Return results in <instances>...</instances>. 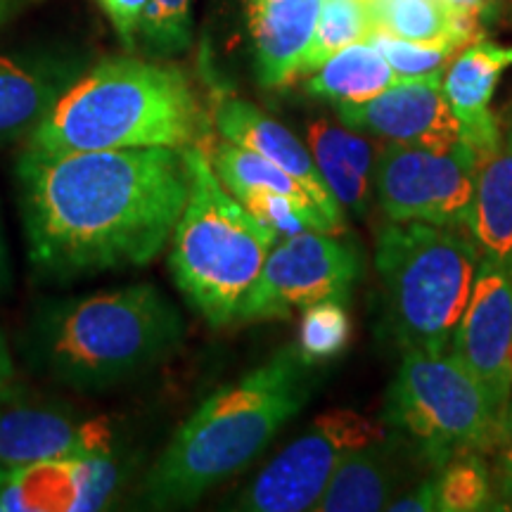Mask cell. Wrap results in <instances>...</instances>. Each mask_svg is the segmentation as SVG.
<instances>
[{
  "instance_id": "1",
  "label": "cell",
  "mask_w": 512,
  "mask_h": 512,
  "mask_svg": "<svg viewBox=\"0 0 512 512\" xmlns=\"http://www.w3.org/2000/svg\"><path fill=\"white\" fill-rule=\"evenodd\" d=\"M15 185L34 271L55 283L155 261L190 195L178 147L38 152L17 157Z\"/></svg>"
},
{
  "instance_id": "2",
  "label": "cell",
  "mask_w": 512,
  "mask_h": 512,
  "mask_svg": "<svg viewBox=\"0 0 512 512\" xmlns=\"http://www.w3.org/2000/svg\"><path fill=\"white\" fill-rule=\"evenodd\" d=\"M316 370L318 366L304 361L297 344H290L204 399L145 475L140 484L143 508H190L214 486L245 470L311 401Z\"/></svg>"
},
{
  "instance_id": "3",
  "label": "cell",
  "mask_w": 512,
  "mask_h": 512,
  "mask_svg": "<svg viewBox=\"0 0 512 512\" xmlns=\"http://www.w3.org/2000/svg\"><path fill=\"white\" fill-rule=\"evenodd\" d=\"M183 337L181 313L164 292L136 283L41 306L27 330V358L48 380L93 394L157 368Z\"/></svg>"
},
{
  "instance_id": "4",
  "label": "cell",
  "mask_w": 512,
  "mask_h": 512,
  "mask_svg": "<svg viewBox=\"0 0 512 512\" xmlns=\"http://www.w3.org/2000/svg\"><path fill=\"white\" fill-rule=\"evenodd\" d=\"M190 76L174 64L112 57L76 79L27 138L38 152L183 147L200 136Z\"/></svg>"
},
{
  "instance_id": "5",
  "label": "cell",
  "mask_w": 512,
  "mask_h": 512,
  "mask_svg": "<svg viewBox=\"0 0 512 512\" xmlns=\"http://www.w3.org/2000/svg\"><path fill=\"white\" fill-rule=\"evenodd\" d=\"M183 152L190 195L171 235L169 266L185 302L221 328L235 323L278 238L219 181L202 147Z\"/></svg>"
},
{
  "instance_id": "6",
  "label": "cell",
  "mask_w": 512,
  "mask_h": 512,
  "mask_svg": "<svg viewBox=\"0 0 512 512\" xmlns=\"http://www.w3.org/2000/svg\"><path fill=\"white\" fill-rule=\"evenodd\" d=\"M479 261L477 242L456 228L411 221L380 230L375 266L389 330L403 351L451 347Z\"/></svg>"
},
{
  "instance_id": "7",
  "label": "cell",
  "mask_w": 512,
  "mask_h": 512,
  "mask_svg": "<svg viewBox=\"0 0 512 512\" xmlns=\"http://www.w3.org/2000/svg\"><path fill=\"white\" fill-rule=\"evenodd\" d=\"M384 427L430 472L460 453H482L505 441V418L482 382L446 351H403L387 389Z\"/></svg>"
},
{
  "instance_id": "8",
  "label": "cell",
  "mask_w": 512,
  "mask_h": 512,
  "mask_svg": "<svg viewBox=\"0 0 512 512\" xmlns=\"http://www.w3.org/2000/svg\"><path fill=\"white\" fill-rule=\"evenodd\" d=\"M475 171L477 159L465 143L453 147L382 143L375 152L373 188L392 223L467 228Z\"/></svg>"
},
{
  "instance_id": "9",
  "label": "cell",
  "mask_w": 512,
  "mask_h": 512,
  "mask_svg": "<svg viewBox=\"0 0 512 512\" xmlns=\"http://www.w3.org/2000/svg\"><path fill=\"white\" fill-rule=\"evenodd\" d=\"M387 427L351 408L318 415L302 437L268 463L230 508L245 512H304L318 498L342 460L358 448L384 439Z\"/></svg>"
},
{
  "instance_id": "10",
  "label": "cell",
  "mask_w": 512,
  "mask_h": 512,
  "mask_svg": "<svg viewBox=\"0 0 512 512\" xmlns=\"http://www.w3.org/2000/svg\"><path fill=\"white\" fill-rule=\"evenodd\" d=\"M361 271L358 249L328 233L304 230L278 240L242 299L235 323L290 318L297 309L325 299L347 304Z\"/></svg>"
},
{
  "instance_id": "11",
  "label": "cell",
  "mask_w": 512,
  "mask_h": 512,
  "mask_svg": "<svg viewBox=\"0 0 512 512\" xmlns=\"http://www.w3.org/2000/svg\"><path fill=\"white\" fill-rule=\"evenodd\" d=\"M451 349L482 382L496 411L505 418L512 403V264L482 256Z\"/></svg>"
},
{
  "instance_id": "12",
  "label": "cell",
  "mask_w": 512,
  "mask_h": 512,
  "mask_svg": "<svg viewBox=\"0 0 512 512\" xmlns=\"http://www.w3.org/2000/svg\"><path fill=\"white\" fill-rule=\"evenodd\" d=\"M114 451V432L102 418H81L72 406L17 396H0V470L57 463V460Z\"/></svg>"
},
{
  "instance_id": "13",
  "label": "cell",
  "mask_w": 512,
  "mask_h": 512,
  "mask_svg": "<svg viewBox=\"0 0 512 512\" xmlns=\"http://www.w3.org/2000/svg\"><path fill=\"white\" fill-rule=\"evenodd\" d=\"M335 112L351 131L382 143L422 147L460 143V124L444 95V74L399 79L366 102L335 105Z\"/></svg>"
},
{
  "instance_id": "14",
  "label": "cell",
  "mask_w": 512,
  "mask_h": 512,
  "mask_svg": "<svg viewBox=\"0 0 512 512\" xmlns=\"http://www.w3.org/2000/svg\"><path fill=\"white\" fill-rule=\"evenodd\" d=\"M214 126L221 138L249 147L256 155L266 157L268 162L287 171L313 192V197L325 209V214L337 223L339 228L347 230L342 204L335 200L325 178L320 176L316 162H313L311 150L297 136L278 121L266 117L264 112L256 110L252 102L238 98V95L221 93L214 105Z\"/></svg>"
},
{
  "instance_id": "15",
  "label": "cell",
  "mask_w": 512,
  "mask_h": 512,
  "mask_svg": "<svg viewBox=\"0 0 512 512\" xmlns=\"http://www.w3.org/2000/svg\"><path fill=\"white\" fill-rule=\"evenodd\" d=\"M512 67V48L475 38L460 50L444 74V95L460 124V143L475 159L494 150L503 138V124L489 110L498 81Z\"/></svg>"
},
{
  "instance_id": "16",
  "label": "cell",
  "mask_w": 512,
  "mask_h": 512,
  "mask_svg": "<svg viewBox=\"0 0 512 512\" xmlns=\"http://www.w3.org/2000/svg\"><path fill=\"white\" fill-rule=\"evenodd\" d=\"M408 463L420 458L403 441L387 430L384 439L358 448L342 460L325 486L323 496L313 505L316 512H375L387 510L396 491L406 482ZM425 467V465H422ZM427 470V467H425ZM430 472V470H427Z\"/></svg>"
},
{
  "instance_id": "17",
  "label": "cell",
  "mask_w": 512,
  "mask_h": 512,
  "mask_svg": "<svg viewBox=\"0 0 512 512\" xmlns=\"http://www.w3.org/2000/svg\"><path fill=\"white\" fill-rule=\"evenodd\" d=\"M323 0H247L256 79L283 88L299 76Z\"/></svg>"
},
{
  "instance_id": "18",
  "label": "cell",
  "mask_w": 512,
  "mask_h": 512,
  "mask_svg": "<svg viewBox=\"0 0 512 512\" xmlns=\"http://www.w3.org/2000/svg\"><path fill=\"white\" fill-rule=\"evenodd\" d=\"M76 79L72 62L0 55V145L29 138Z\"/></svg>"
},
{
  "instance_id": "19",
  "label": "cell",
  "mask_w": 512,
  "mask_h": 512,
  "mask_svg": "<svg viewBox=\"0 0 512 512\" xmlns=\"http://www.w3.org/2000/svg\"><path fill=\"white\" fill-rule=\"evenodd\" d=\"M467 233L486 259L512 264V121L494 150L477 159Z\"/></svg>"
},
{
  "instance_id": "20",
  "label": "cell",
  "mask_w": 512,
  "mask_h": 512,
  "mask_svg": "<svg viewBox=\"0 0 512 512\" xmlns=\"http://www.w3.org/2000/svg\"><path fill=\"white\" fill-rule=\"evenodd\" d=\"M306 147L335 200L358 216L366 214L375 192L373 145L344 124L316 121L306 131Z\"/></svg>"
},
{
  "instance_id": "21",
  "label": "cell",
  "mask_w": 512,
  "mask_h": 512,
  "mask_svg": "<svg viewBox=\"0 0 512 512\" xmlns=\"http://www.w3.org/2000/svg\"><path fill=\"white\" fill-rule=\"evenodd\" d=\"M396 81L399 76L392 64L366 38V41L342 48L320 64V69H316L306 83V91L332 105H347V102L375 98L392 88Z\"/></svg>"
},
{
  "instance_id": "22",
  "label": "cell",
  "mask_w": 512,
  "mask_h": 512,
  "mask_svg": "<svg viewBox=\"0 0 512 512\" xmlns=\"http://www.w3.org/2000/svg\"><path fill=\"white\" fill-rule=\"evenodd\" d=\"M375 31L408 41H453L460 48L477 38V19L458 17L444 0H366Z\"/></svg>"
},
{
  "instance_id": "23",
  "label": "cell",
  "mask_w": 512,
  "mask_h": 512,
  "mask_svg": "<svg viewBox=\"0 0 512 512\" xmlns=\"http://www.w3.org/2000/svg\"><path fill=\"white\" fill-rule=\"evenodd\" d=\"M207 152V150H204ZM211 166H214L216 176L219 181L226 185V188L233 192L235 197L240 192L247 190H268V192H280V195L292 197V200H299L304 204H309L323 216L325 221L330 223L332 233L339 235L344 233L342 228L337 226L335 221L325 214V209L320 207V202L313 197V192L297 181V178L287 174V171L275 166L273 162H268L266 157L256 155L254 150L249 147H242L238 143H230V140H219L211 150L207 152Z\"/></svg>"
},
{
  "instance_id": "24",
  "label": "cell",
  "mask_w": 512,
  "mask_h": 512,
  "mask_svg": "<svg viewBox=\"0 0 512 512\" xmlns=\"http://www.w3.org/2000/svg\"><path fill=\"white\" fill-rule=\"evenodd\" d=\"M439 512H479L498 508L496 484L482 453H460L434 470Z\"/></svg>"
},
{
  "instance_id": "25",
  "label": "cell",
  "mask_w": 512,
  "mask_h": 512,
  "mask_svg": "<svg viewBox=\"0 0 512 512\" xmlns=\"http://www.w3.org/2000/svg\"><path fill=\"white\" fill-rule=\"evenodd\" d=\"M373 31L375 27L366 0H323L299 76L313 74L325 60L351 43L366 41Z\"/></svg>"
},
{
  "instance_id": "26",
  "label": "cell",
  "mask_w": 512,
  "mask_h": 512,
  "mask_svg": "<svg viewBox=\"0 0 512 512\" xmlns=\"http://www.w3.org/2000/svg\"><path fill=\"white\" fill-rule=\"evenodd\" d=\"M351 316L347 304L325 299L304 309L299 323L297 349L311 366H323L332 358L342 356L351 342Z\"/></svg>"
},
{
  "instance_id": "27",
  "label": "cell",
  "mask_w": 512,
  "mask_h": 512,
  "mask_svg": "<svg viewBox=\"0 0 512 512\" xmlns=\"http://www.w3.org/2000/svg\"><path fill=\"white\" fill-rule=\"evenodd\" d=\"M238 200L254 216L261 226L271 230L278 240L292 238V235L304 233V230H316V233H332L330 223L318 214L309 204L292 200V197L280 195V192L268 190H247L240 192Z\"/></svg>"
},
{
  "instance_id": "28",
  "label": "cell",
  "mask_w": 512,
  "mask_h": 512,
  "mask_svg": "<svg viewBox=\"0 0 512 512\" xmlns=\"http://www.w3.org/2000/svg\"><path fill=\"white\" fill-rule=\"evenodd\" d=\"M368 41L387 57L392 69L399 79H418V76L446 74L448 64L453 62L460 50L458 43L453 41H437V43H420L399 38L384 31H373Z\"/></svg>"
},
{
  "instance_id": "29",
  "label": "cell",
  "mask_w": 512,
  "mask_h": 512,
  "mask_svg": "<svg viewBox=\"0 0 512 512\" xmlns=\"http://www.w3.org/2000/svg\"><path fill=\"white\" fill-rule=\"evenodd\" d=\"M138 36L155 57H174L192 43V0H150Z\"/></svg>"
},
{
  "instance_id": "30",
  "label": "cell",
  "mask_w": 512,
  "mask_h": 512,
  "mask_svg": "<svg viewBox=\"0 0 512 512\" xmlns=\"http://www.w3.org/2000/svg\"><path fill=\"white\" fill-rule=\"evenodd\" d=\"M105 17L110 19L114 31H117L119 41L131 50L136 46V38L140 31V22H143L147 3L150 0H95Z\"/></svg>"
},
{
  "instance_id": "31",
  "label": "cell",
  "mask_w": 512,
  "mask_h": 512,
  "mask_svg": "<svg viewBox=\"0 0 512 512\" xmlns=\"http://www.w3.org/2000/svg\"><path fill=\"white\" fill-rule=\"evenodd\" d=\"M392 512H439L437 503V479H434V470L427 472L411 491L403 496H396L389 508Z\"/></svg>"
},
{
  "instance_id": "32",
  "label": "cell",
  "mask_w": 512,
  "mask_h": 512,
  "mask_svg": "<svg viewBox=\"0 0 512 512\" xmlns=\"http://www.w3.org/2000/svg\"><path fill=\"white\" fill-rule=\"evenodd\" d=\"M505 453L501 458V467H498V479H496V496H498V508L512 510V444L505 441Z\"/></svg>"
},
{
  "instance_id": "33",
  "label": "cell",
  "mask_w": 512,
  "mask_h": 512,
  "mask_svg": "<svg viewBox=\"0 0 512 512\" xmlns=\"http://www.w3.org/2000/svg\"><path fill=\"white\" fill-rule=\"evenodd\" d=\"M12 380H15V358H12L8 337L0 332V396L10 392Z\"/></svg>"
},
{
  "instance_id": "34",
  "label": "cell",
  "mask_w": 512,
  "mask_h": 512,
  "mask_svg": "<svg viewBox=\"0 0 512 512\" xmlns=\"http://www.w3.org/2000/svg\"><path fill=\"white\" fill-rule=\"evenodd\" d=\"M12 280V268H10V249H8V238H5V223L3 214H0V292L8 290Z\"/></svg>"
},
{
  "instance_id": "35",
  "label": "cell",
  "mask_w": 512,
  "mask_h": 512,
  "mask_svg": "<svg viewBox=\"0 0 512 512\" xmlns=\"http://www.w3.org/2000/svg\"><path fill=\"white\" fill-rule=\"evenodd\" d=\"M0 512H12V472L0 470Z\"/></svg>"
},
{
  "instance_id": "36",
  "label": "cell",
  "mask_w": 512,
  "mask_h": 512,
  "mask_svg": "<svg viewBox=\"0 0 512 512\" xmlns=\"http://www.w3.org/2000/svg\"><path fill=\"white\" fill-rule=\"evenodd\" d=\"M505 441H510V444H512V403L508 408V415H505ZM505 441H503V444H505Z\"/></svg>"
},
{
  "instance_id": "37",
  "label": "cell",
  "mask_w": 512,
  "mask_h": 512,
  "mask_svg": "<svg viewBox=\"0 0 512 512\" xmlns=\"http://www.w3.org/2000/svg\"><path fill=\"white\" fill-rule=\"evenodd\" d=\"M8 12H10V0H0V22L8 17Z\"/></svg>"
},
{
  "instance_id": "38",
  "label": "cell",
  "mask_w": 512,
  "mask_h": 512,
  "mask_svg": "<svg viewBox=\"0 0 512 512\" xmlns=\"http://www.w3.org/2000/svg\"><path fill=\"white\" fill-rule=\"evenodd\" d=\"M510 121H512V114H510Z\"/></svg>"
}]
</instances>
